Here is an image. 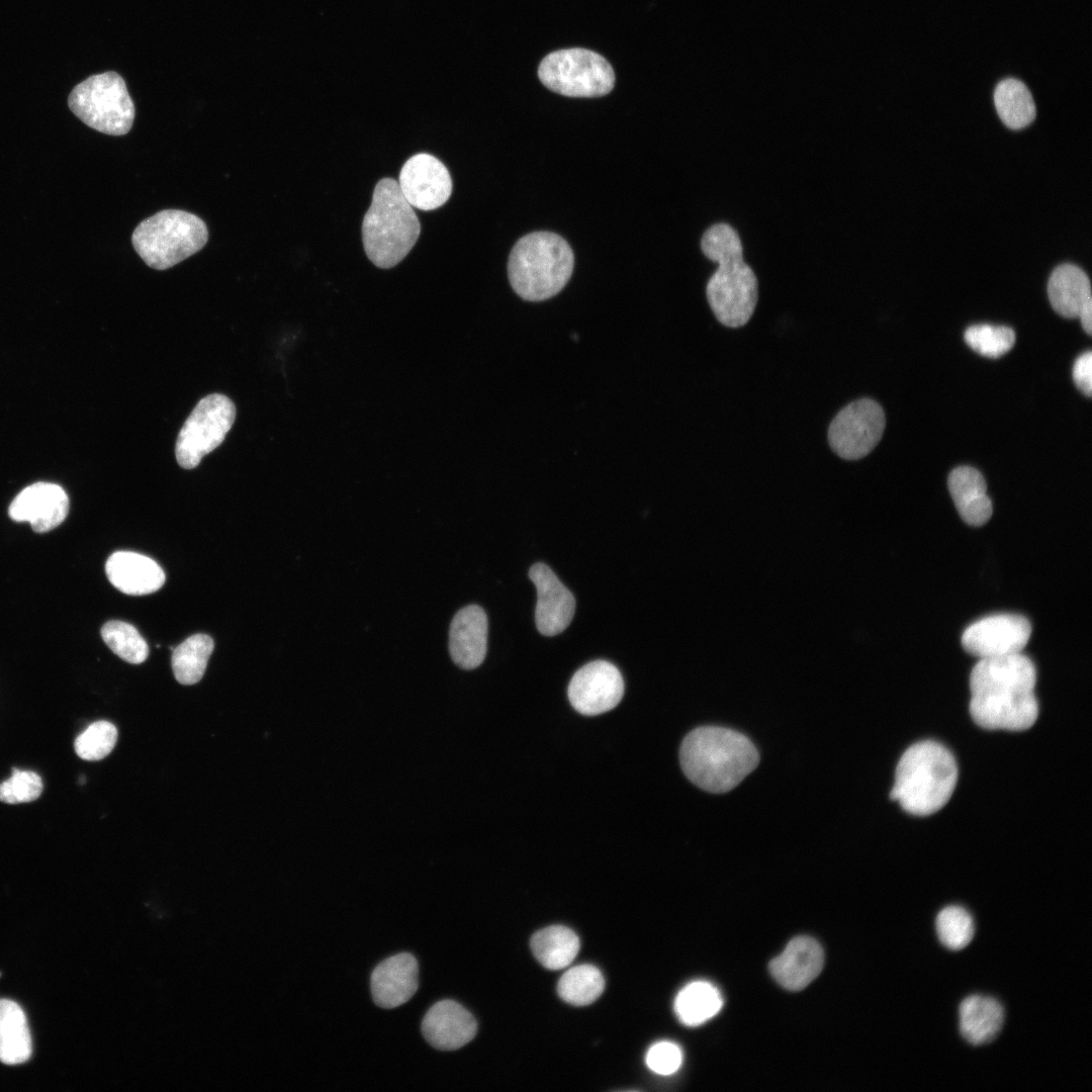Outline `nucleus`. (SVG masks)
Wrapping results in <instances>:
<instances>
[{
	"label": "nucleus",
	"mask_w": 1092,
	"mask_h": 1092,
	"mask_svg": "<svg viewBox=\"0 0 1092 1092\" xmlns=\"http://www.w3.org/2000/svg\"><path fill=\"white\" fill-rule=\"evenodd\" d=\"M419 987V965L410 952L393 954L371 974V993L376 1005L395 1008L407 1002Z\"/></svg>",
	"instance_id": "a211bd4d"
},
{
	"label": "nucleus",
	"mask_w": 1092,
	"mask_h": 1092,
	"mask_svg": "<svg viewBox=\"0 0 1092 1092\" xmlns=\"http://www.w3.org/2000/svg\"><path fill=\"white\" fill-rule=\"evenodd\" d=\"M935 930L943 946L950 950H960L972 941L975 925L971 913L965 907L949 905L938 912Z\"/></svg>",
	"instance_id": "7c9ffc66"
},
{
	"label": "nucleus",
	"mask_w": 1092,
	"mask_h": 1092,
	"mask_svg": "<svg viewBox=\"0 0 1092 1092\" xmlns=\"http://www.w3.org/2000/svg\"><path fill=\"white\" fill-rule=\"evenodd\" d=\"M679 761L693 784L718 794L735 788L757 766L759 756L743 734L724 727L704 726L685 737Z\"/></svg>",
	"instance_id": "7ed1b4c3"
},
{
	"label": "nucleus",
	"mask_w": 1092,
	"mask_h": 1092,
	"mask_svg": "<svg viewBox=\"0 0 1092 1092\" xmlns=\"http://www.w3.org/2000/svg\"><path fill=\"white\" fill-rule=\"evenodd\" d=\"M68 105L85 124L110 135L127 133L135 115L124 80L112 71L79 83L70 93Z\"/></svg>",
	"instance_id": "6e6552de"
},
{
	"label": "nucleus",
	"mask_w": 1092,
	"mask_h": 1092,
	"mask_svg": "<svg viewBox=\"0 0 1092 1092\" xmlns=\"http://www.w3.org/2000/svg\"><path fill=\"white\" fill-rule=\"evenodd\" d=\"M208 240L205 222L180 209H164L141 221L131 243L144 262L156 270L173 267L200 251Z\"/></svg>",
	"instance_id": "0eeeda50"
},
{
	"label": "nucleus",
	"mask_w": 1092,
	"mask_h": 1092,
	"mask_svg": "<svg viewBox=\"0 0 1092 1092\" xmlns=\"http://www.w3.org/2000/svg\"><path fill=\"white\" fill-rule=\"evenodd\" d=\"M69 512V497L58 484L36 482L22 489L9 507V516L16 522H28L36 533L55 529Z\"/></svg>",
	"instance_id": "dca6fc26"
},
{
	"label": "nucleus",
	"mask_w": 1092,
	"mask_h": 1092,
	"mask_svg": "<svg viewBox=\"0 0 1092 1092\" xmlns=\"http://www.w3.org/2000/svg\"><path fill=\"white\" fill-rule=\"evenodd\" d=\"M647 1067L659 1075H671L676 1072L682 1062L680 1048L671 1041H658L652 1044L645 1057Z\"/></svg>",
	"instance_id": "c9c22d12"
},
{
	"label": "nucleus",
	"mask_w": 1092,
	"mask_h": 1092,
	"mask_svg": "<svg viewBox=\"0 0 1092 1092\" xmlns=\"http://www.w3.org/2000/svg\"><path fill=\"white\" fill-rule=\"evenodd\" d=\"M41 778L31 770L13 768L9 779L0 784V801L20 804L36 800L42 792Z\"/></svg>",
	"instance_id": "f704fd0d"
},
{
	"label": "nucleus",
	"mask_w": 1092,
	"mask_h": 1092,
	"mask_svg": "<svg viewBox=\"0 0 1092 1092\" xmlns=\"http://www.w3.org/2000/svg\"><path fill=\"white\" fill-rule=\"evenodd\" d=\"M421 233L419 218L392 178L379 180L362 222L368 259L377 267L391 268L413 249Z\"/></svg>",
	"instance_id": "39448f33"
},
{
	"label": "nucleus",
	"mask_w": 1092,
	"mask_h": 1092,
	"mask_svg": "<svg viewBox=\"0 0 1092 1092\" xmlns=\"http://www.w3.org/2000/svg\"><path fill=\"white\" fill-rule=\"evenodd\" d=\"M105 571L113 586L131 596L152 594L165 582V573L156 561L130 551L111 554L106 561Z\"/></svg>",
	"instance_id": "412c9836"
},
{
	"label": "nucleus",
	"mask_w": 1092,
	"mask_h": 1092,
	"mask_svg": "<svg viewBox=\"0 0 1092 1092\" xmlns=\"http://www.w3.org/2000/svg\"><path fill=\"white\" fill-rule=\"evenodd\" d=\"M1048 295L1053 308L1060 315L1078 317L1082 309L1092 302L1089 277L1074 264H1062L1050 276Z\"/></svg>",
	"instance_id": "b1692460"
},
{
	"label": "nucleus",
	"mask_w": 1092,
	"mask_h": 1092,
	"mask_svg": "<svg viewBox=\"0 0 1092 1092\" xmlns=\"http://www.w3.org/2000/svg\"><path fill=\"white\" fill-rule=\"evenodd\" d=\"M537 961L546 969L560 970L575 959L579 939L568 927L553 925L537 931L531 939Z\"/></svg>",
	"instance_id": "bb28decb"
},
{
	"label": "nucleus",
	"mask_w": 1092,
	"mask_h": 1092,
	"mask_svg": "<svg viewBox=\"0 0 1092 1092\" xmlns=\"http://www.w3.org/2000/svg\"><path fill=\"white\" fill-rule=\"evenodd\" d=\"M422 1032L435 1049L455 1051L468 1043L477 1032L475 1017L460 1003L444 999L425 1014Z\"/></svg>",
	"instance_id": "f3484780"
},
{
	"label": "nucleus",
	"mask_w": 1092,
	"mask_h": 1092,
	"mask_svg": "<svg viewBox=\"0 0 1092 1092\" xmlns=\"http://www.w3.org/2000/svg\"><path fill=\"white\" fill-rule=\"evenodd\" d=\"M487 616L477 605L460 609L449 629V652L462 669H474L484 660L487 650Z\"/></svg>",
	"instance_id": "6ab92c4d"
},
{
	"label": "nucleus",
	"mask_w": 1092,
	"mask_h": 1092,
	"mask_svg": "<svg viewBox=\"0 0 1092 1092\" xmlns=\"http://www.w3.org/2000/svg\"><path fill=\"white\" fill-rule=\"evenodd\" d=\"M1033 662L1020 653L982 658L970 675V714L988 730L1022 731L1038 716Z\"/></svg>",
	"instance_id": "f257e3e1"
},
{
	"label": "nucleus",
	"mask_w": 1092,
	"mask_h": 1092,
	"mask_svg": "<svg viewBox=\"0 0 1092 1092\" xmlns=\"http://www.w3.org/2000/svg\"><path fill=\"white\" fill-rule=\"evenodd\" d=\"M1081 321L1084 331L1091 335L1092 332V302L1088 303L1080 312L1078 316Z\"/></svg>",
	"instance_id": "4c0bfd02"
},
{
	"label": "nucleus",
	"mask_w": 1092,
	"mask_h": 1092,
	"mask_svg": "<svg viewBox=\"0 0 1092 1092\" xmlns=\"http://www.w3.org/2000/svg\"><path fill=\"white\" fill-rule=\"evenodd\" d=\"M701 249L707 258L718 263L706 286L712 311L723 326H744L756 307L758 282L743 259L737 232L728 223H715L704 233Z\"/></svg>",
	"instance_id": "f03ea898"
},
{
	"label": "nucleus",
	"mask_w": 1092,
	"mask_h": 1092,
	"mask_svg": "<svg viewBox=\"0 0 1092 1092\" xmlns=\"http://www.w3.org/2000/svg\"><path fill=\"white\" fill-rule=\"evenodd\" d=\"M397 183L407 202L422 210L442 206L452 193L449 171L430 154L411 157L402 166Z\"/></svg>",
	"instance_id": "4468645a"
},
{
	"label": "nucleus",
	"mask_w": 1092,
	"mask_h": 1092,
	"mask_svg": "<svg viewBox=\"0 0 1092 1092\" xmlns=\"http://www.w3.org/2000/svg\"><path fill=\"white\" fill-rule=\"evenodd\" d=\"M529 577L537 589L535 622L544 636H555L570 624L575 612V600L570 590L545 563L531 566Z\"/></svg>",
	"instance_id": "2eb2a0df"
},
{
	"label": "nucleus",
	"mask_w": 1092,
	"mask_h": 1092,
	"mask_svg": "<svg viewBox=\"0 0 1092 1092\" xmlns=\"http://www.w3.org/2000/svg\"><path fill=\"white\" fill-rule=\"evenodd\" d=\"M101 636L106 645L126 662L139 664L149 655L146 640L129 623L109 621L101 628Z\"/></svg>",
	"instance_id": "2f4dec72"
},
{
	"label": "nucleus",
	"mask_w": 1092,
	"mask_h": 1092,
	"mask_svg": "<svg viewBox=\"0 0 1092 1092\" xmlns=\"http://www.w3.org/2000/svg\"><path fill=\"white\" fill-rule=\"evenodd\" d=\"M994 103L1001 121L1011 129L1026 127L1036 116L1030 91L1017 79L1008 78L997 84Z\"/></svg>",
	"instance_id": "cd10ccee"
},
{
	"label": "nucleus",
	"mask_w": 1092,
	"mask_h": 1092,
	"mask_svg": "<svg viewBox=\"0 0 1092 1092\" xmlns=\"http://www.w3.org/2000/svg\"><path fill=\"white\" fill-rule=\"evenodd\" d=\"M1004 1008L995 998L971 995L959 1006V1028L962 1036L973 1045L993 1041L1002 1029Z\"/></svg>",
	"instance_id": "5701e85b"
},
{
	"label": "nucleus",
	"mask_w": 1092,
	"mask_h": 1092,
	"mask_svg": "<svg viewBox=\"0 0 1092 1092\" xmlns=\"http://www.w3.org/2000/svg\"><path fill=\"white\" fill-rule=\"evenodd\" d=\"M964 339L967 345L978 354L988 358H999L1012 349L1015 333L1005 326L975 325L966 330Z\"/></svg>",
	"instance_id": "473e14b6"
},
{
	"label": "nucleus",
	"mask_w": 1092,
	"mask_h": 1092,
	"mask_svg": "<svg viewBox=\"0 0 1092 1092\" xmlns=\"http://www.w3.org/2000/svg\"><path fill=\"white\" fill-rule=\"evenodd\" d=\"M947 484L957 510L967 524L982 526L989 521L993 506L980 471L970 466L957 467L949 473Z\"/></svg>",
	"instance_id": "4be33fe9"
},
{
	"label": "nucleus",
	"mask_w": 1092,
	"mask_h": 1092,
	"mask_svg": "<svg viewBox=\"0 0 1092 1092\" xmlns=\"http://www.w3.org/2000/svg\"><path fill=\"white\" fill-rule=\"evenodd\" d=\"M32 1053L31 1036L22 1008L14 1001L0 999V1061L17 1065Z\"/></svg>",
	"instance_id": "393cba45"
},
{
	"label": "nucleus",
	"mask_w": 1092,
	"mask_h": 1092,
	"mask_svg": "<svg viewBox=\"0 0 1092 1092\" xmlns=\"http://www.w3.org/2000/svg\"><path fill=\"white\" fill-rule=\"evenodd\" d=\"M885 426L882 406L874 399L859 398L834 417L828 428V443L839 457L860 459L878 445Z\"/></svg>",
	"instance_id": "9b49d317"
},
{
	"label": "nucleus",
	"mask_w": 1092,
	"mask_h": 1092,
	"mask_svg": "<svg viewBox=\"0 0 1092 1092\" xmlns=\"http://www.w3.org/2000/svg\"><path fill=\"white\" fill-rule=\"evenodd\" d=\"M573 265L572 250L562 237L535 232L522 237L513 247L508 275L520 297L541 301L556 295L566 285Z\"/></svg>",
	"instance_id": "423d86ee"
},
{
	"label": "nucleus",
	"mask_w": 1092,
	"mask_h": 1092,
	"mask_svg": "<svg viewBox=\"0 0 1092 1092\" xmlns=\"http://www.w3.org/2000/svg\"><path fill=\"white\" fill-rule=\"evenodd\" d=\"M542 84L568 97H598L608 94L615 84L609 62L596 52L574 48L553 52L539 65Z\"/></svg>",
	"instance_id": "1a4fd4ad"
},
{
	"label": "nucleus",
	"mask_w": 1092,
	"mask_h": 1092,
	"mask_svg": "<svg viewBox=\"0 0 1092 1092\" xmlns=\"http://www.w3.org/2000/svg\"><path fill=\"white\" fill-rule=\"evenodd\" d=\"M624 681L620 670L606 660L580 667L571 677L567 695L580 714L596 716L614 709L622 700Z\"/></svg>",
	"instance_id": "ddd939ff"
},
{
	"label": "nucleus",
	"mask_w": 1092,
	"mask_h": 1092,
	"mask_svg": "<svg viewBox=\"0 0 1092 1092\" xmlns=\"http://www.w3.org/2000/svg\"><path fill=\"white\" fill-rule=\"evenodd\" d=\"M214 647L206 634H194L173 649L172 668L175 678L182 685H194L204 674L207 661Z\"/></svg>",
	"instance_id": "c85d7f7f"
},
{
	"label": "nucleus",
	"mask_w": 1092,
	"mask_h": 1092,
	"mask_svg": "<svg viewBox=\"0 0 1092 1092\" xmlns=\"http://www.w3.org/2000/svg\"><path fill=\"white\" fill-rule=\"evenodd\" d=\"M1031 635L1029 621L1019 615L997 614L971 624L963 633L964 649L980 659L1020 653Z\"/></svg>",
	"instance_id": "f8f14e48"
},
{
	"label": "nucleus",
	"mask_w": 1092,
	"mask_h": 1092,
	"mask_svg": "<svg viewBox=\"0 0 1092 1092\" xmlns=\"http://www.w3.org/2000/svg\"><path fill=\"white\" fill-rule=\"evenodd\" d=\"M116 740V727L108 721H97L76 738L74 748L82 759L100 760L111 752Z\"/></svg>",
	"instance_id": "72a5a7b5"
},
{
	"label": "nucleus",
	"mask_w": 1092,
	"mask_h": 1092,
	"mask_svg": "<svg viewBox=\"0 0 1092 1092\" xmlns=\"http://www.w3.org/2000/svg\"><path fill=\"white\" fill-rule=\"evenodd\" d=\"M824 953L812 937L793 938L784 951L769 964V971L784 988L799 991L808 986L821 972Z\"/></svg>",
	"instance_id": "aec40b11"
},
{
	"label": "nucleus",
	"mask_w": 1092,
	"mask_h": 1092,
	"mask_svg": "<svg viewBox=\"0 0 1092 1092\" xmlns=\"http://www.w3.org/2000/svg\"><path fill=\"white\" fill-rule=\"evenodd\" d=\"M957 781L958 765L950 751L935 741H920L901 756L890 796L906 812L927 816L948 802Z\"/></svg>",
	"instance_id": "20e7f679"
},
{
	"label": "nucleus",
	"mask_w": 1092,
	"mask_h": 1092,
	"mask_svg": "<svg viewBox=\"0 0 1092 1092\" xmlns=\"http://www.w3.org/2000/svg\"><path fill=\"white\" fill-rule=\"evenodd\" d=\"M1073 379L1079 390L1090 397L1092 393V353L1081 354L1073 366Z\"/></svg>",
	"instance_id": "e433bc0d"
},
{
	"label": "nucleus",
	"mask_w": 1092,
	"mask_h": 1092,
	"mask_svg": "<svg viewBox=\"0 0 1092 1092\" xmlns=\"http://www.w3.org/2000/svg\"><path fill=\"white\" fill-rule=\"evenodd\" d=\"M722 1005V996L713 984L695 981L686 985L676 995L674 1012L685 1025L698 1026L714 1017Z\"/></svg>",
	"instance_id": "a878e982"
},
{
	"label": "nucleus",
	"mask_w": 1092,
	"mask_h": 1092,
	"mask_svg": "<svg viewBox=\"0 0 1092 1092\" xmlns=\"http://www.w3.org/2000/svg\"><path fill=\"white\" fill-rule=\"evenodd\" d=\"M235 419L236 406L228 396L213 393L200 399L178 434V464L185 469L195 468L224 441Z\"/></svg>",
	"instance_id": "9d476101"
},
{
	"label": "nucleus",
	"mask_w": 1092,
	"mask_h": 1092,
	"mask_svg": "<svg viewBox=\"0 0 1092 1092\" xmlns=\"http://www.w3.org/2000/svg\"><path fill=\"white\" fill-rule=\"evenodd\" d=\"M605 988L601 971L592 965H579L566 971L557 985L558 995L565 1002L584 1006L596 1001Z\"/></svg>",
	"instance_id": "c756f323"
}]
</instances>
